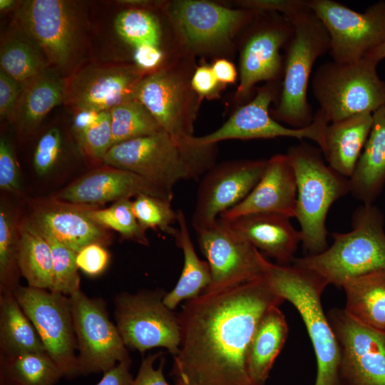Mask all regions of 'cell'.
<instances>
[{
	"label": "cell",
	"mask_w": 385,
	"mask_h": 385,
	"mask_svg": "<svg viewBox=\"0 0 385 385\" xmlns=\"http://www.w3.org/2000/svg\"><path fill=\"white\" fill-rule=\"evenodd\" d=\"M282 302L264 275L187 300L172 376L188 385H257L247 369L249 346L263 315Z\"/></svg>",
	"instance_id": "6da1fadb"
},
{
	"label": "cell",
	"mask_w": 385,
	"mask_h": 385,
	"mask_svg": "<svg viewBox=\"0 0 385 385\" xmlns=\"http://www.w3.org/2000/svg\"><path fill=\"white\" fill-rule=\"evenodd\" d=\"M264 277L275 294L294 307L304 322L317 361L314 385H346L340 346L322 304L327 282L308 269L267 260Z\"/></svg>",
	"instance_id": "7a4b0ae2"
},
{
	"label": "cell",
	"mask_w": 385,
	"mask_h": 385,
	"mask_svg": "<svg viewBox=\"0 0 385 385\" xmlns=\"http://www.w3.org/2000/svg\"><path fill=\"white\" fill-rule=\"evenodd\" d=\"M215 145L181 143L162 130L113 145L103 162L173 191L180 180H197L214 165Z\"/></svg>",
	"instance_id": "3957f363"
},
{
	"label": "cell",
	"mask_w": 385,
	"mask_h": 385,
	"mask_svg": "<svg viewBox=\"0 0 385 385\" xmlns=\"http://www.w3.org/2000/svg\"><path fill=\"white\" fill-rule=\"evenodd\" d=\"M284 16L293 25L294 34L285 46L283 81L272 117L299 129L313 121L308 84L315 61L329 52L330 37L307 0H298Z\"/></svg>",
	"instance_id": "277c9868"
},
{
	"label": "cell",
	"mask_w": 385,
	"mask_h": 385,
	"mask_svg": "<svg viewBox=\"0 0 385 385\" xmlns=\"http://www.w3.org/2000/svg\"><path fill=\"white\" fill-rule=\"evenodd\" d=\"M332 236L329 247L295 257L292 264L314 272L328 285L339 287L349 279L385 270L384 217L374 204H363L355 210L351 230Z\"/></svg>",
	"instance_id": "5b68a950"
},
{
	"label": "cell",
	"mask_w": 385,
	"mask_h": 385,
	"mask_svg": "<svg viewBox=\"0 0 385 385\" xmlns=\"http://www.w3.org/2000/svg\"><path fill=\"white\" fill-rule=\"evenodd\" d=\"M322 150L306 142L291 146L287 153L297 184L295 216L300 225L306 255L325 250L326 219L332 204L350 192L349 178L326 165Z\"/></svg>",
	"instance_id": "8992f818"
},
{
	"label": "cell",
	"mask_w": 385,
	"mask_h": 385,
	"mask_svg": "<svg viewBox=\"0 0 385 385\" xmlns=\"http://www.w3.org/2000/svg\"><path fill=\"white\" fill-rule=\"evenodd\" d=\"M377 64L364 57L349 63L327 61L316 69L312 90L329 123L373 113L385 105V81L377 73Z\"/></svg>",
	"instance_id": "52a82bcc"
},
{
	"label": "cell",
	"mask_w": 385,
	"mask_h": 385,
	"mask_svg": "<svg viewBox=\"0 0 385 385\" xmlns=\"http://www.w3.org/2000/svg\"><path fill=\"white\" fill-rule=\"evenodd\" d=\"M282 83L268 82L257 90L255 96L238 108L218 129L204 136H192L188 142L194 145H215L217 142L230 140H250L289 137L315 142L322 153L326 149L325 132L329 121L319 108L308 126L295 129L276 120L269 111L272 101L278 100Z\"/></svg>",
	"instance_id": "ba28073f"
},
{
	"label": "cell",
	"mask_w": 385,
	"mask_h": 385,
	"mask_svg": "<svg viewBox=\"0 0 385 385\" xmlns=\"http://www.w3.org/2000/svg\"><path fill=\"white\" fill-rule=\"evenodd\" d=\"M166 293L163 289L143 290L115 297L116 326L126 347L141 354L156 347L165 348L173 356L178 353L179 316L163 303Z\"/></svg>",
	"instance_id": "9c48e42d"
},
{
	"label": "cell",
	"mask_w": 385,
	"mask_h": 385,
	"mask_svg": "<svg viewBox=\"0 0 385 385\" xmlns=\"http://www.w3.org/2000/svg\"><path fill=\"white\" fill-rule=\"evenodd\" d=\"M165 9L181 45L197 53L226 46L257 14L252 9H232L206 1H175Z\"/></svg>",
	"instance_id": "30bf717a"
},
{
	"label": "cell",
	"mask_w": 385,
	"mask_h": 385,
	"mask_svg": "<svg viewBox=\"0 0 385 385\" xmlns=\"http://www.w3.org/2000/svg\"><path fill=\"white\" fill-rule=\"evenodd\" d=\"M330 37L329 53L339 63L356 61L385 42V1L357 12L333 0H307Z\"/></svg>",
	"instance_id": "8fae6325"
},
{
	"label": "cell",
	"mask_w": 385,
	"mask_h": 385,
	"mask_svg": "<svg viewBox=\"0 0 385 385\" xmlns=\"http://www.w3.org/2000/svg\"><path fill=\"white\" fill-rule=\"evenodd\" d=\"M13 293L34 326L46 352L62 370L64 378L71 379L81 375L69 297L19 285Z\"/></svg>",
	"instance_id": "7c38bea8"
},
{
	"label": "cell",
	"mask_w": 385,
	"mask_h": 385,
	"mask_svg": "<svg viewBox=\"0 0 385 385\" xmlns=\"http://www.w3.org/2000/svg\"><path fill=\"white\" fill-rule=\"evenodd\" d=\"M69 297L81 375L106 372L130 359L116 324L109 319L104 301L80 289Z\"/></svg>",
	"instance_id": "4fadbf2b"
},
{
	"label": "cell",
	"mask_w": 385,
	"mask_h": 385,
	"mask_svg": "<svg viewBox=\"0 0 385 385\" xmlns=\"http://www.w3.org/2000/svg\"><path fill=\"white\" fill-rule=\"evenodd\" d=\"M20 31L36 44L48 62L58 68L71 63L78 46V23L71 2L27 0L16 7Z\"/></svg>",
	"instance_id": "5bb4252c"
},
{
	"label": "cell",
	"mask_w": 385,
	"mask_h": 385,
	"mask_svg": "<svg viewBox=\"0 0 385 385\" xmlns=\"http://www.w3.org/2000/svg\"><path fill=\"white\" fill-rule=\"evenodd\" d=\"M195 232L211 272V284L205 291L227 289L264 275L267 259L228 222L217 218Z\"/></svg>",
	"instance_id": "9a60e30c"
},
{
	"label": "cell",
	"mask_w": 385,
	"mask_h": 385,
	"mask_svg": "<svg viewBox=\"0 0 385 385\" xmlns=\"http://www.w3.org/2000/svg\"><path fill=\"white\" fill-rule=\"evenodd\" d=\"M134 98L151 113L163 131L181 143L193 135L200 99L190 81L175 68L147 74L138 84Z\"/></svg>",
	"instance_id": "2e32d148"
},
{
	"label": "cell",
	"mask_w": 385,
	"mask_h": 385,
	"mask_svg": "<svg viewBox=\"0 0 385 385\" xmlns=\"http://www.w3.org/2000/svg\"><path fill=\"white\" fill-rule=\"evenodd\" d=\"M240 55L237 97L244 98L260 81L275 82L284 75L280 49L294 34V26L277 12L257 11Z\"/></svg>",
	"instance_id": "e0dca14e"
},
{
	"label": "cell",
	"mask_w": 385,
	"mask_h": 385,
	"mask_svg": "<svg viewBox=\"0 0 385 385\" xmlns=\"http://www.w3.org/2000/svg\"><path fill=\"white\" fill-rule=\"evenodd\" d=\"M267 160H239L213 165L202 178L192 217L202 228L242 202L264 174Z\"/></svg>",
	"instance_id": "ac0fdd59"
},
{
	"label": "cell",
	"mask_w": 385,
	"mask_h": 385,
	"mask_svg": "<svg viewBox=\"0 0 385 385\" xmlns=\"http://www.w3.org/2000/svg\"><path fill=\"white\" fill-rule=\"evenodd\" d=\"M341 351L346 385H385V333L365 327L344 309L327 314Z\"/></svg>",
	"instance_id": "d6986e66"
},
{
	"label": "cell",
	"mask_w": 385,
	"mask_h": 385,
	"mask_svg": "<svg viewBox=\"0 0 385 385\" xmlns=\"http://www.w3.org/2000/svg\"><path fill=\"white\" fill-rule=\"evenodd\" d=\"M147 74L135 65L87 66L66 79L64 103L76 111H111L135 99V90Z\"/></svg>",
	"instance_id": "ffe728a7"
},
{
	"label": "cell",
	"mask_w": 385,
	"mask_h": 385,
	"mask_svg": "<svg viewBox=\"0 0 385 385\" xmlns=\"http://www.w3.org/2000/svg\"><path fill=\"white\" fill-rule=\"evenodd\" d=\"M147 194L169 200L173 191L162 188L128 170L110 167L93 171L62 189L61 201L77 205L103 204Z\"/></svg>",
	"instance_id": "44dd1931"
},
{
	"label": "cell",
	"mask_w": 385,
	"mask_h": 385,
	"mask_svg": "<svg viewBox=\"0 0 385 385\" xmlns=\"http://www.w3.org/2000/svg\"><path fill=\"white\" fill-rule=\"evenodd\" d=\"M296 202L297 184L292 167L286 154H277L267 160L263 175L249 195L219 218L231 221L254 213L294 217Z\"/></svg>",
	"instance_id": "7402d4cb"
},
{
	"label": "cell",
	"mask_w": 385,
	"mask_h": 385,
	"mask_svg": "<svg viewBox=\"0 0 385 385\" xmlns=\"http://www.w3.org/2000/svg\"><path fill=\"white\" fill-rule=\"evenodd\" d=\"M227 222L235 232L277 264L293 262L302 235L289 217L275 213H254Z\"/></svg>",
	"instance_id": "603a6c76"
},
{
	"label": "cell",
	"mask_w": 385,
	"mask_h": 385,
	"mask_svg": "<svg viewBox=\"0 0 385 385\" xmlns=\"http://www.w3.org/2000/svg\"><path fill=\"white\" fill-rule=\"evenodd\" d=\"M77 205H56L38 210L28 225L39 233L51 235L78 252L91 244L104 245L110 241L106 229L88 215V208Z\"/></svg>",
	"instance_id": "cb8c5ba5"
},
{
	"label": "cell",
	"mask_w": 385,
	"mask_h": 385,
	"mask_svg": "<svg viewBox=\"0 0 385 385\" xmlns=\"http://www.w3.org/2000/svg\"><path fill=\"white\" fill-rule=\"evenodd\" d=\"M372 116L369 137L349 178L351 193L364 204H373L385 185V105Z\"/></svg>",
	"instance_id": "d4e9b609"
},
{
	"label": "cell",
	"mask_w": 385,
	"mask_h": 385,
	"mask_svg": "<svg viewBox=\"0 0 385 385\" xmlns=\"http://www.w3.org/2000/svg\"><path fill=\"white\" fill-rule=\"evenodd\" d=\"M372 113L354 115L331 122L326 128L324 155L339 175L350 178L369 137Z\"/></svg>",
	"instance_id": "484cf974"
},
{
	"label": "cell",
	"mask_w": 385,
	"mask_h": 385,
	"mask_svg": "<svg viewBox=\"0 0 385 385\" xmlns=\"http://www.w3.org/2000/svg\"><path fill=\"white\" fill-rule=\"evenodd\" d=\"M66 81L48 68L23 86L11 121L29 130L37 126L56 106L64 102Z\"/></svg>",
	"instance_id": "4316f807"
},
{
	"label": "cell",
	"mask_w": 385,
	"mask_h": 385,
	"mask_svg": "<svg viewBox=\"0 0 385 385\" xmlns=\"http://www.w3.org/2000/svg\"><path fill=\"white\" fill-rule=\"evenodd\" d=\"M279 307L273 306L265 312L249 346L247 369L257 385L265 384L287 337V322Z\"/></svg>",
	"instance_id": "83f0119b"
},
{
	"label": "cell",
	"mask_w": 385,
	"mask_h": 385,
	"mask_svg": "<svg viewBox=\"0 0 385 385\" xmlns=\"http://www.w3.org/2000/svg\"><path fill=\"white\" fill-rule=\"evenodd\" d=\"M344 311L354 321L385 333V270L346 281Z\"/></svg>",
	"instance_id": "f1b7e54d"
},
{
	"label": "cell",
	"mask_w": 385,
	"mask_h": 385,
	"mask_svg": "<svg viewBox=\"0 0 385 385\" xmlns=\"http://www.w3.org/2000/svg\"><path fill=\"white\" fill-rule=\"evenodd\" d=\"M177 212L179 227L174 237L176 245L183 251L184 263L176 285L163 298V303L171 310L175 309L183 300L197 297L211 284L208 262L200 259L195 252L183 211L178 210Z\"/></svg>",
	"instance_id": "f546056e"
},
{
	"label": "cell",
	"mask_w": 385,
	"mask_h": 385,
	"mask_svg": "<svg viewBox=\"0 0 385 385\" xmlns=\"http://www.w3.org/2000/svg\"><path fill=\"white\" fill-rule=\"evenodd\" d=\"M1 358L46 351L34 326L12 292L0 295Z\"/></svg>",
	"instance_id": "4dcf8cb0"
},
{
	"label": "cell",
	"mask_w": 385,
	"mask_h": 385,
	"mask_svg": "<svg viewBox=\"0 0 385 385\" xmlns=\"http://www.w3.org/2000/svg\"><path fill=\"white\" fill-rule=\"evenodd\" d=\"M17 265L28 286L52 291L54 284L51 247L27 222L19 233Z\"/></svg>",
	"instance_id": "1f68e13d"
},
{
	"label": "cell",
	"mask_w": 385,
	"mask_h": 385,
	"mask_svg": "<svg viewBox=\"0 0 385 385\" xmlns=\"http://www.w3.org/2000/svg\"><path fill=\"white\" fill-rule=\"evenodd\" d=\"M64 377L46 351L1 358V380L9 385H56Z\"/></svg>",
	"instance_id": "d6a6232c"
},
{
	"label": "cell",
	"mask_w": 385,
	"mask_h": 385,
	"mask_svg": "<svg viewBox=\"0 0 385 385\" xmlns=\"http://www.w3.org/2000/svg\"><path fill=\"white\" fill-rule=\"evenodd\" d=\"M48 64L41 51L26 36L11 37L1 45V70L23 85L47 69Z\"/></svg>",
	"instance_id": "836d02e7"
},
{
	"label": "cell",
	"mask_w": 385,
	"mask_h": 385,
	"mask_svg": "<svg viewBox=\"0 0 385 385\" xmlns=\"http://www.w3.org/2000/svg\"><path fill=\"white\" fill-rule=\"evenodd\" d=\"M73 131L81 150L87 155L103 160L112 146L110 111H76Z\"/></svg>",
	"instance_id": "e575fe53"
},
{
	"label": "cell",
	"mask_w": 385,
	"mask_h": 385,
	"mask_svg": "<svg viewBox=\"0 0 385 385\" xmlns=\"http://www.w3.org/2000/svg\"><path fill=\"white\" fill-rule=\"evenodd\" d=\"M110 112L112 146L163 130L148 109L136 99L122 103Z\"/></svg>",
	"instance_id": "d590c367"
},
{
	"label": "cell",
	"mask_w": 385,
	"mask_h": 385,
	"mask_svg": "<svg viewBox=\"0 0 385 385\" xmlns=\"http://www.w3.org/2000/svg\"><path fill=\"white\" fill-rule=\"evenodd\" d=\"M87 213L99 225L118 232L124 239L149 245L145 230L138 222L130 199H120L105 209L88 208Z\"/></svg>",
	"instance_id": "8d00e7d4"
},
{
	"label": "cell",
	"mask_w": 385,
	"mask_h": 385,
	"mask_svg": "<svg viewBox=\"0 0 385 385\" xmlns=\"http://www.w3.org/2000/svg\"><path fill=\"white\" fill-rule=\"evenodd\" d=\"M118 36L133 48L143 45L159 46L161 31L154 15L141 9H128L118 14L115 20Z\"/></svg>",
	"instance_id": "74e56055"
},
{
	"label": "cell",
	"mask_w": 385,
	"mask_h": 385,
	"mask_svg": "<svg viewBox=\"0 0 385 385\" xmlns=\"http://www.w3.org/2000/svg\"><path fill=\"white\" fill-rule=\"evenodd\" d=\"M170 202L162 197L140 194L132 201V205L138 222L145 230L158 229L175 237L178 229L173 225L178 222V212L173 209Z\"/></svg>",
	"instance_id": "f35d334b"
},
{
	"label": "cell",
	"mask_w": 385,
	"mask_h": 385,
	"mask_svg": "<svg viewBox=\"0 0 385 385\" xmlns=\"http://www.w3.org/2000/svg\"><path fill=\"white\" fill-rule=\"evenodd\" d=\"M19 233L15 221L1 205L0 209V287L1 293L12 292L17 287L15 270L18 267Z\"/></svg>",
	"instance_id": "ab89813d"
},
{
	"label": "cell",
	"mask_w": 385,
	"mask_h": 385,
	"mask_svg": "<svg viewBox=\"0 0 385 385\" xmlns=\"http://www.w3.org/2000/svg\"><path fill=\"white\" fill-rule=\"evenodd\" d=\"M38 233L46 239L51 250L54 277L52 291L70 296L80 289V277L76 264L77 252L51 235Z\"/></svg>",
	"instance_id": "60d3db41"
},
{
	"label": "cell",
	"mask_w": 385,
	"mask_h": 385,
	"mask_svg": "<svg viewBox=\"0 0 385 385\" xmlns=\"http://www.w3.org/2000/svg\"><path fill=\"white\" fill-rule=\"evenodd\" d=\"M61 148V135L58 128H52L39 139L34 153L33 165L36 173L43 176L55 165Z\"/></svg>",
	"instance_id": "b9f144b4"
},
{
	"label": "cell",
	"mask_w": 385,
	"mask_h": 385,
	"mask_svg": "<svg viewBox=\"0 0 385 385\" xmlns=\"http://www.w3.org/2000/svg\"><path fill=\"white\" fill-rule=\"evenodd\" d=\"M0 188L8 192H18L21 176L14 150L8 139H0Z\"/></svg>",
	"instance_id": "7bdbcfd3"
},
{
	"label": "cell",
	"mask_w": 385,
	"mask_h": 385,
	"mask_svg": "<svg viewBox=\"0 0 385 385\" xmlns=\"http://www.w3.org/2000/svg\"><path fill=\"white\" fill-rule=\"evenodd\" d=\"M109 260V253L103 245L96 243L84 247L76 256L78 268L92 277L101 274L106 269Z\"/></svg>",
	"instance_id": "ee69618b"
},
{
	"label": "cell",
	"mask_w": 385,
	"mask_h": 385,
	"mask_svg": "<svg viewBox=\"0 0 385 385\" xmlns=\"http://www.w3.org/2000/svg\"><path fill=\"white\" fill-rule=\"evenodd\" d=\"M24 85L0 70V118L11 120Z\"/></svg>",
	"instance_id": "f6af8a7d"
},
{
	"label": "cell",
	"mask_w": 385,
	"mask_h": 385,
	"mask_svg": "<svg viewBox=\"0 0 385 385\" xmlns=\"http://www.w3.org/2000/svg\"><path fill=\"white\" fill-rule=\"evenodd\" d=\"M163 352L150 354L143 359L138 374L133 379L132 385H170L166 380L164 374L165 359L161 358L158 367L154 366L156 359L162 356ZM175 385H182L175 382Z\"/></svg>",
	"instance_id": "bcb514c9"
},
{
	"label": "cell",
	"mask_w": 385,
	"mask_h": 385,
	"mask_svg": "<svg viewBox=\"0 0 385 385\" xmlns=\"http://www.w3.org/2000/svg\"><path fill=\"white\" fill-rule=\"evenodd\" d=\"M220 84L215 76L212 66L207 65L197 67L190 80L191 87L200 101L204 98L214 97L219 91Z\"/></svg>",
	"instance_id": "7dc6e473"
},
{
	"label": "cell",
	"mask_w": 385,
	"mask_h": 385,
	"mask_svg": "<svg viewBox=\"0 0 385 385\" xmlns=\"http://www.w3.org/2000/svg\"><path fill=\"white\" fill-rule=\"evenodd\" d=\"M164 53L159 46L143 45L134 48L135 65L148 74V72H154L162 63Z\"/></svg>",
	"instance_id": "c3c4849f"
},
{
	"label": "cell",
	"mask_w": 385,
	"mask_h": 385,
	"mask_svg": "<svg viewBox=\"0 0 385 385\" xmlns=\"http://www.w3.org/2000/svg\"><path fill=\"white\" fill-rule=\"evenodd\" d=\"M130 359L118 363L104 372L96 385H132L133 377L130 371Z\"/></svg>",
	"instance_id": "681fc988"
},
{
	"label": "cell",
	"mask_w": 385,
	"mask_h": 385,
	"mask_svg": "<svg viewBox=\"0 0 385 385\" xmlns=\"http://www.w3.org/2000/svg\"><path fill=\"white\" fill-rule=\"evenodd\" d=\"M217 81L222 84L234 83L237 79V71L233 63L227 59L216 60L212 66Z\"/></svg>",
	"instance_id": "f907efd6"
},
{
	"label": "cell",
	"mask_w": 385,
	"mask_h": 385,
	"mask_svg": "<svg viewBox=\"0 0 385 385\" xmlns=\"http://www.w3.org/2000/svg\"><path fill=\"white\" fill-rule=\"evenodd\" d=\"M364 57L371 58L378 63L385 58V42L368 53Z\"/></svg>",
	"instance_id": "816d5d0a"
},
{
	"label": "cell",
	"mask_w": 385,
	"mask_h": 385,
	"mask_svg": "<svg viewBox=\"0 0 385 385\" xmlns=\"http://www.w3.org/2000/svg\"><path fill=\"white\" fill-rule=\"evenodd\" d=\"M17 2L18 1L14 0H0V10L1 11H9L19 4Z\"/></svg>",
	"instance_id": "f5cc1de1"
},
{
	"label": "cell",
	"mask_w": 385,
	"mask_h": 385,
	"mask_svg": "<svg viewBox=\"0 0 385 385\" xmlns=\"http://www.w3.org/2000/svg\"><path fill=\"white\" fill-rule=\"evenodd\" d=\"M175 382L180 383V384H181L182 385H188V384H185V383H184V382L179 381H176Z\"/></svg>",
	"instance_id": "db71d44e"
},
{
	"label": "cell",
	"mask_w": 385,
	"mask_h": 385,
	"mask_svg": "<svg viewBox=\"0 0 385 385\" xmlns=\"http://www.w3.org/2000/svg\"><path fill=\"white\" fill-rule=\"evenodd\" d=\"M0 385H9L4 381H0Z\"/></svg>",
	"instance_id": "11a10c76"
}]
</instances>
